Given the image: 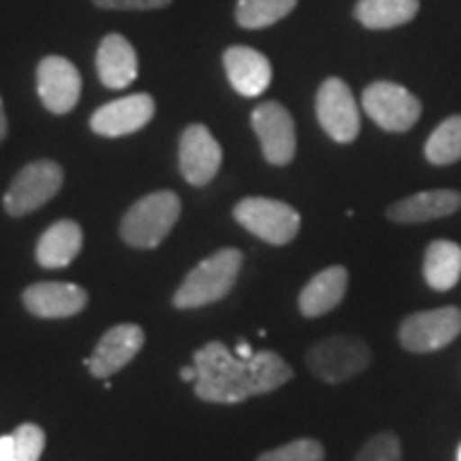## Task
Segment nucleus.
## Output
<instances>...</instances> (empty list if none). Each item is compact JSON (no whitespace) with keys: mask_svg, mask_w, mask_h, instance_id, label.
I'll return each mask as SVG.
<instances>
[{"mask_svg":"<svg viewBox=\"0 0 461 461\" xmlns=\"http://www.w3.org/2000/svg\"><path fill=\"white\" fill-rule=\"evenodd\" d=\"M197 367L194 393L210 403H241L255 395L272 393L293 376L291 366L278 353L261 350L241 359L222 342H210L193 357Z\"/></svg>","mask_w":461,"mask_h":461,"instance_id":"1","label":"nucleus"},{"mask_svg":"<svg viewBox=\"0 0 461 461\" xmlns=\"http://www.w3.org/2000/svg\"><path fill=\"white\" fill-rule=\"evenodd\" d=\"M235 221L258 240L272 246H285L297 238L302 216L293 205L278 199L248 197L233 210Z\"/></svg>","mask_w":461,"mask_h":461,"instance_id":"5","label":"nucleus"},{"mask_svg":"<svg viewBox=\"0 0 461 461\" xmlns=\"http://www.w3.org/2000/svg\"><path fill=\"white\" fill-rule=\"evenodd\" d=\"M425 158L438 167L461 160V115H451L436 126L425 143Z\"/></svg>","mask_w":461,"mask_h":461,"instance_id":"23","label":"nucleus"},{"mask_svg":"<svg viewBox=\"0 0 461 461\" xmlns=\"http://www.w3.org/2000/svg\"><path fill=\"white\" fill-rule=\"evenodd\" d=\"M37 90L45 109L51 113H68L82 95V77L71 60L62 56H48L39 62Z\"/></svg>","mask_w":461,"mask_h":461,"instance_id":"11","label":"nucleus"},{"mask_svg":"<svg viewBox=\"0 0 461 461\" xmlns=\"http://www.w3.org/2000/svg\"><path fill=\"white\" fill-rule=\"evenodd\" d=\"M222 62L230 86L241 96H261L272 84V62L261 51L233 45L224 51Z\"/></svg>","mask_w":461,"mask_h":461,"instance_id":"17","label":"nucleus"},{"mask_svg":"<svg viewBox=\"0 0 461 461\" xmlns=\"http://www.w3.org/2000/svg\"><path fill=\"white\" fill-rule=\"evenodd\" d=\"M297 0H240L235 9V20L241 28L258 31L267 28L295 9Z\"/></svg>","mask_w":461,"mask_h":461,"instance_id":"24","label":"nucleus"},{"mask_svg":"<svg viewBox=\"0 0 461 461\" xmlns=\"http://www.w3.org/2000/svg\"><path fill=\"white\" fill-rule=\"evenodd\" d=\"M233 353L241 357V359H250V357H255V348H252L246 339H240V342L233 346Z\"/></svg>","mask_w":461,"mask_h":461,"instance_id":"29","label":"nucleus"},{"mask_svg":"<svg viewBox=\"0 0 461 461\" xmlns=\"http://www.w3.org/2000/svg\"><path fill=\"white\" fill-rule=\"evenodd\" d=\"M65 182L62 167L54 160H34L15 176L5 193V210L11 216H26L56 197Z\"/></svg>","mask_w":461,"mask_h":461,"instance_id":"6","label":"nucleus"},{"mask_svg":"<svg viewBox=\"0 0 461 461\" xmlns=\"http://www.w3.org/2000/svg\"><path fill=\"white\" fill-rule=\"evenodd\" d=\"M457 461H461V445H459V448H457Z\"/></svg>","mask_w":461,"mask_h":461,"instance_id":"33","label":"nucleus"},{"mask_svg":"<svg viewBox=\"0 0 461 461\" xmlns=\"http://www.w3.org/2000/svg\"><path fill=\"white\" fill-rule=\"evenodd\" d=\"M143 342H146V336H143L140 325H131V322L129 325H115L101 338L95 353L90 359H86V366L95 378L113 376L135 359Z\"/></svg>","mask_w":461,"mask_h":461,"instance_id":"14","label":"nucleus"},{"mask_svg":"<svg viewBox=\"0 0 461 461\" xmlns=\"http://www.w3.org/2000/svg\"><path fill=\"white\" fill-rule=\"evenodd\" d=\"M0 461H14V455H11V436L0 438Z\"/></svg>","mask_w":461,"mask_h":461,"instance_id":"30","label":"nucleus"},{"mask_svg":"<svg viewBox=\"0 0 461 461\" xmlns=\"http://www.w3.org/2000/svg\"><path fill=\"white\" fill-rule=\"evenodd\" d=\"M96 71L105 88L122 90L137 79L135 48L122 34L112 32L103 39L96 51Z\"/></svg>","mask_w":461,"mask_h":461,"instance_id":"18","label":"nucleus"},{"mask_svg":"<svg viewBox=\"0 0 461 461\" xmlns=\"http://www.w3.org/2000/svg\"><path fill=\"white\" fill-rule=\"evenodd\" d=\"M252 129L261 141L263 157L269 165L285 167L295 158L297 135L293 115L278 101L261 103L252 112Z\"/></svg>","mask_w":461,"mask_h":461,"instance_id":"10","label":"nucleus"},{"mask_svg":"<svg viewBox=\"0 0 461 461\" xmlns=\"http://www.w3.org/2000/svg\"><path fill=\"white\" fill-rule=\"evenodd\" d=\"M355 461H402L400 438L393 431H383V434L372 436L361 447V451L357 453Z\"/></svg>","mask_w":461,"mask_h":461,"instance_id":"27","label":"nucleus"},{"mask_svg":"<svg viewBox=\"0 0 461 461\" xmlns=\"http://www.w3.org/2000/svg\"><path fill=\"white\" fill-rule=\"evenodd\" d=\"M348 288V272L342 265L322 269L302 288L299 295V310L305 319H319L330 314L333 308L342 303Z\"/></svg>","mask_w":461,"mask_h":461,"instance_id":"19","label":"nucleus"},{"mask_svg":"<svg viewBox=\"0 0 461 461\" xmlns=\"http://www.w3.org/2000/svg\"><path fill=\"white\" fill-rule=\"evenodd\" d=\"M461 310L455 305L420 310L403 319L400 325V342L408 353H434L459 338Z\"/></svg>","mask_w":461,"mask_h":461,"instance_id":"7","label":"nucleus"},{"mask_svg":"<svg viewBox=\"0 0 461 461\" xmlns=\"http://www.w3.org/2000/svg\"><path fill=\"white\" fill-rule=\"evenodd\" d=\"M180 214L182 203L177 194L171 190H158L131 205L120 222V235L132 248H157L176 227Z\"/></svg>","mask_w":461,"mask_h":461,"instance_id":"3","label":"nucleus"},{"mask_svg":"<svg viewBox=\"0 0 461 461\" xmlns=\"http://www.w3.org/2000/svg\"><path fill=\"white\" fill-rule=\"evenodd\" d=\"M26 310L39 319H68L88 303V293L68 282H39L24 291Z\"/></svg>","mask_w":461,"mask_h":461,"instance_id":"15","label":"nucleus"},{"mask_svg":"<svg viewBox=\"0 0 461 461\" xmlns=\"http://www.w3.org/2000/svg\"><path fill=\"white\" fill-rule=\"evenodd\" d=\"M157 105L149 95H131L112 101L92 113L90 129L101 137H124L141 131L154 118Z\"/></svg>","mask_w":461,"mask_h":461,"instance_id":"13","label":"nucleus"},{"mask_svg":"<svg viewBox=\"0 0 461 461\" xmlns=\"http://www.w3.org/2000/svg\"><path fill=\"white\" fill-rule=\"evenodd\" d=\"M372 361L370 346L355 336H333L314 344L305 355L310 372L322 383L338 384L359 376Z\"/></svg>","mask_w":461,"mask_h":461,"instance_id":"4","label":"nucleus"},{"mask_svg":"<svg viewBox=\"0 0 461 461\" xmlns=\"http://www.w3.org/2000/svg\"><path fill=\"white\" fill-rule=\"evenodd\" d=\"M7 131H9V124H7V115H5V107H3V101H0V141L7 137Z\"/></svg>","mask_w":461,"mask_h":461,"instance_id":"31","label":"nucleus"},{"mask_svg":"<svg viewBox=\"0 0 461 461\" xmlns=\"http://www.w3.org/2000/svg\"><path fill=\"white\" fill-rule=\"evenodd\" d=\"M361 105L380 129L389 132L411 131L420 118V101L411 90L393 82H374L363 90Z\"/></svg>","mask_w":461,"mask_h":461,"instance_id":"8","label":"nucleus"},{"mask_svg":"<svg viewBox=\"0 0 461 461\" xmlns=\"http://www.w3.org/2000/svg\"><path fill=\"white\" fill-rule=\"evenodd\" d=\"M45 448V431L34 423L20 425L11 436L14 461H39Z\"/></svg>","mask_w":461,"mask_h":461,"instance_id":"25","label":"nucleus"},{"mask_svg":"<svg viewBox=\"0 0 461 461\" xmlns=\"http://www.w3.org/2000/svg\"><path fill=\"white\" fill-rule=\"evenodd\" d=\"M241 261L244 255L238 248H222L203 258L176 291L173 305L180 310H193L221 302L238 282Z\"/></svg>","mask_w":461,"mask_h":461,"instance_id":"2","label":"nucleus"},{"mask_svg":"<svg viewBox=\"0 0 461 461\" xmlns=\"http://www.w3.org/2000/svg\"><path fill=\"white\" fill-rule=\"evenodd\" d=\"M461 210V193L451 188L420 190L411 197L397 201L387 210V218L397 224L431 222L438 218L453 216Z\"/></svg>","mask_w":461,"mask_h":461,"instance_id":"16","label":"nucleus"},{"mask_svg":"<svg viewBox=\"0 0 461 461\" xmlns=\"http://www.w3.org/2000/svg\"><path fill=\"white\" fill-rule=\"evenodd\" d=\"M425 282L434 291H451L461 280V246L451 240H434L423 258Z\"/></svg>","mask_w":461,"mask_h":461,"instance_id":"21","label":"nucleus"},{"mask_svg":"<svg viewBox=\"0 0 461 461\" xmlns=\"http://www.w3.org/2000/svg\"><path fill=\"white\" fill-rule=\"evenodd\" d=\"M101 9H160L167 7L171 0H92Z\"/></svg>","mask_w":461,"mask_h":461,"instance_id":"28","label":"nucleus"},{"mask_svg":"<svg viewBox=\"0 0 461 461\" xmlns=\"http://www.w3.org/2000/svg\"><path fill=\"white\" fill-rule=\"evenodd\" d=\"M316 118L322 131L338 143H350L361 131V115L353 90L339 77H330L316 92Z\"/></svg>","mask_w":461,"mask_h":461,"instance_id":"9","label":"nucleus"},{"mask_svg":"<svg viewBox=\"0 0 461 461\" xmlns=\"http://www.w3.org/2000/svg\"><path fill=\"white\" fill-rule=\"evenodd\" d=\"M257 461H325V448L319 440L302 438L263 453Z\"/></svg>","mask_w":461,"mask_h":461,"instance_id":"26","label":"nucleus"},{"mask_svg":"<svg viewBox=\"0 0 461 461\" xmlns=\"http://www.w3.org/2000/svg\"><path fill=\"white\" fill-rule=\"evenodd\" d=\"M82 227L73 221H58L45 230L37 244V261L45 269H60L71 265L82 252Z\"/></svg>","mask_w":461,"mask_h":461,"instance_id":"20","label":"nucleus"},{"mask_svg":"<svg viewBox=\"0 0 461 461\" xmlns=\"http://www.w3.org/2000/svg\"><path fill=\"white\" fill-rule=\"evenodd\" d=\"M222 148L203 124H190L180 140V171L193 186H205L216 177Z\"/></svg>","mask_w":461,"mask_h":461,"instance_id":"12","label":"nucleus"},{"mask_svg":"<svg viewBox=\"0 0 461 461\" xmlns=\"http://www.w3.org/2000/svg\"><path fill=\"white\" fill-rule=\"evenodd\" d=\"M180 376H182L184 383H194V380H197V367H194V366L184 367V370L180 372Z\"/></svg>","mask_w":461,"mask_h":461,"instance_id":"32","label":"nucleus"},{"mask_svg":"<svg viewBox=\"0 0 461 461\" xmlns=\"http://www.w3.org/2000/svg\"><path fill=\"white\" fill-rule=\"evenodd\" d=\"M419 7V0H359L355 17L370 31H387L412 22Z\"/></svg>","mask_w":461,"mask_h":461,"instance_id":"22","label":"nucleus"}]
</instances>
